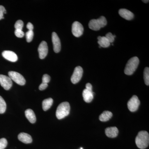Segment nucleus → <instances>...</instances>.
Instances as JSON below:
<instances>
[{"label":"nucleus","mask_w":149,"mask_h":149,"mask_svg":"<svg viewBox=\"0 0 149 149\" xmlns=\"http://www.w3.org/2000/svg\"><path fill=\"white\" fill-rule=\"evenodd\" d=\"M136 143L137 146L140 149H144L148 146L149 135L146 131L139 132L136 139Z\"/></svg>","instance_id":"nucleus-1"},{"label":"nucleus","mask_w":149,"mask_h":149,"mask_svg":"<svg viewBox=\"0 0 149 149\" xmlns=\"http://www.w3.org/2000/svg\"><path fill=\"white\" fill-rule=\"evenodd\" d=\"M70 109V105L68 102H63L60 104L56 111V116L58 119H62L68 115Z\"/></svg>","instance_id":"nucleus-2"},{"label":"nucleus","mask_w":149,"mask_h":149,"mask_svg":"<svg viewBox=\"0 0 149 149\" xmlns=\"http://www.w3.org/2000/svg\"><path fill=\"white\" fill-rule=\"evenodd\" d=\"M139 63V60L137 57H133L127 62L124 70V73L127 75H132L136 71Z\"/></svg>","instance_id":"nucleus-3"},{"label":"nucleus","mask_w":149,"mask_h":149,"mask_svg":"<svg viewBox=\"0 0 149 149\" xmlns=\"http://www.w3.org/2000/svg\"><path fill=\"white\" fill-rule=\"evenodd\" d=\"M107 24L106 19L104 16H101L97 19H93L89 23L90 29L95 31H98L102 27H105Z\"/></svg>","instance_id":"nucleus-4"},{"label":"nucleus","mask_w":149,"mask_h":149,"mask_svg":"<svg viewBox=\"0 0 149 149\" xmlns=\"http://www.w3.org/2000/svg\"><path fill=\"white\" fill-rule=\"evenodd\" d=\"M9 77L12 80L14 81L17 84L20 85H24L26 83V80L24 77L18 72L15 71H9L8 72Z\"/></svg>","instance_id":"nucleus-5"},{"label":"nucleus","mask_w":149,"mask_h":149,"mask_svg":"<svg viewBox=\"0 0 149 149\" xmlns=\"http://www.w3.org/2000/svg\"><path fill=\"white\" fill-rule=\"evenodd\" d=\"M140 104V100L138 97L136 95H133L127 104L128 109L131 112L136 111L138 109Z\"/></svg>","instance_id":"nucleus-6"},{"label":"nucleus","mask_w":149,"mask_h":149,"mask_svg":"<svg viewBox=\"0 0 149 149\" xmlns=\"http://www.w3.org/2000/svg\"><path fill=\"white\" fill-rule=\"evenodd\" d=\"M83 70L80 66H77L74 68V72L71 77V81L73 84H76L80 81L83 76Z\"/></svg>","instance_id":"nucleus-7"},{"label":"nucleus","mask_w":149,"mask_h":149,"mask_svg":"<svg viewBox=\"0 0 149 149\" xmlns=\"http://www.w3.org/2000/svg\"><path fill=\"white\" fill-rule=\"evenodd\" d=\"M84 28L82 24L77 21L74 22L72 24V32L74 37H79L83 35Z\"/></svg>","instance_id":"nucleus-8"},{"label":"nucleus","mask_w":149,"mask_h":149,"mask_svg":"<svg viewBox=\"0 0 149 149\" xmlns=\"http://www.w3.org/2000/svg\"><path fill=\"white\" fill-rule=\"evenodd\" d=\"M0 84L5 90L8 91L12 86V81L9 76L0 74Z\"/></svg>","instance_id":"nucleus-9"},{"label":"nucleus","mask_w":149,"mask_h":149,"mask_svg":"<svg viewBox=\"0 0 149 149\" xmlns=\"http://www.w3.org/2000/svg\"><path fill=\"white\" fill-rule=\"evenodd\" d=\"M52 41L55 52L56 53L59 52L61 49V43L59 38L56 32H53L52 34Z\"/></svg>","instance_id":"nucleus-10"},{"label":"nucleus","mask_w":149,"mask_h":149,"mask_svg":"<svg viewBox=\"0 0 149 149\" xmlns=\"http://www.w3.org/2000/svg\"><path fill=\"white\" fill-rule=\"evenodd\" d=\"M39 57L41 59H43L46 57L48 52L47 44L45 41H42L39 45L38 49Z\"/></svg>","instance_id":"nucleus-11"},{"label":"nucleus","mask_w":149,"mask_h":149,"mask_svg":"<svg viewBox=\"0 0 149 149\" xmlns=\"http://www.w3.org/2000/svg\"><path fill=\"white\" fill-rule=\"evenodd\" d=\"M2 56L6 59L13 62H16L18 60V58L16 54L12 51H3L2 53Z\"/></svg>","instance_id":"nucleus-12"},{"label":"nucleus","mask_w":149,"mask_h":149,"mask_svg":"<svg viewBox=\"0 0 149 149\" xmlns=\"http://www.w3.org/2000/svg\"><path fill=\"white\" fill-rule=\"evenodd\" d=\"M118 13L121 17L126 20H131L134 17L133 13L126 9H120L119 10Z\"/></svg>","instance_id":"nucleus-13"},{"label":"nucleus","mask_w":149,"mask_h":149,"mask_svg":"<svg viewBox=\"0 0 149 149\" xmlns=\"http://www.w3.org/2000/svg\"><path fill=\"white\" fill-rule=\"evenodd\" d=\"M118 130L116 127H109L105 129V134L109 138H114L117 137Z\"/></svg>","instance_id":"nucleus-14"},{"label":"nucleus","mask_w":149,"mask_h":149,"mask_svg":"<svg viewBox=\"0 0 149 149\" xmlns=\"http://www.w3.org/2000/svg\"><path fill=\"white\" fill-rule=\"evenodd\" d=\"M18 139L19 141L25 144H29L32 143V137L27 133H21L18 135Z\"/></svg>","instance_id":"nucleus-15"},{"label":"nucleus","mask_w":149,"mask_h":149,"mask_svg":"<svg viewBox=\"0 0 149 149\" xmlns=\"http://www.w3.org/2000/svg\"><path fill=\"white\" fill-rule=\"evenodd\" d=\"M94 93L93 91L85 89L83 91V96L84 100L86 102L90 103L92 101L94 98Z\"/></svg>","instance_id":"nucleus-16"},{"label":"nucleus","mask_w":149,"mask_h":149,"mask_svg":"<svg viewBox=\"0 0 149 149\" xmlns=\"http://www.w3.org/2000/svg\"><path fill=\"white\" fill-rule=\"evenodd\" d=\"M25 114L27 119L31 123H34L36 122V116L32 110L31 109L26 110L25 111Z\"/></svg>","instance_id":"nucleus-17"},{"label":"nucleus","mask_w":149,"mask_h":149,"mask_svg":"<svg viewBox=\"0 0 149 149\" xmlns=\"http://www.w3.org/2000/svg\"><path fill=\"white\" fill-rule=\"evenodd\" d=\"M98 43L101 47H108L110 45V43L105 37L99 36L97 37Z\"/></svg>","instance_id":"nucleus-18"},{"label":"nucleus","mask_w":149,"mask_h":149,"mask_svg":"<svg viewBox=\"0 0 149 149\" xmlns=\"http://www.w3.org/2000/svg\"><path fill=\"white\" fill-rule=\"evenodd\" d=\"M112 115L113 114L111 112L104 111L100 115L99 119L100 121L106 122L110 119Z\"/></svg>","instance_id":"nucleus-19"},{"label":"nucleus","mask_w":149,"mask_h":149,"mask_svg":"<svg viewBox=\"0 0 149 149\" xmlns=\"http://www.w3.org/2000/svg\"><path fill=\"white\" fill-rule=\"evenodd\" d=\"M53 103V100L51 98L45 99L42 102V108L45 111L47 110L52 107Z\"/></svg>","instance_id":"nucleus-20"},{"label":"nucleus","mask_w":149,"mask_h":149,"mask_svg":"<svg viewBox=\"0 0 149 149\" xmlns=\"http://www.w3.org/2000/svg\"><path fill=\"white\" fill-rule=\"evenodd\" d=\"M6 109V104L4 99L0 96V113L2 114L5 113Z\"/></svg>","instance_id":"nucleus-21"},{"label":"nucleus","mask_w":149,"mask_h":149,"mask_svg":"<svg viewBox=\"0 0 149 149\" xmlns=\"http://www.w3.org/2000/svg\"><path fill=\"white\" fill-rule=\"evenodd\" d=\"M144 80L146 85L148 86L149 85V68L146 67L144 71Z\"/></svg>","instance_id":"nucleus-22"},{"label":"nucleus","mask_w":149,"mask_h":149,"mask_svg":"<svg viewBox=\"0 0 149 149\" xmlns=\"http://www.w3.org/2000/svg\"><path fill=\"white\" fill-rule=\"evenodd\" d=\"M33 37H34V32L33 31H28L26 33V40L27 42H32L33 40Z\"/></svg>","instance_id":"nucleus-23"},{"label":"nucleus","mask_w":149,"mask_h":149,"mask_svg":"<svg viewBox=\"0 0 149 149\" xmlns=\"http://www.w3.org/2000/svg\"><path fill=\"white\" fill-rule=\"evenodd\" d=\"M24 23L23 21L21 20H18L17 21L16 23L15 24V29H19V30H22L23 28Z\"/></svg>","instance_id":"nucleus-24"},{"label":"nucleus","mask_w":149,"mask_h":149,"mask_svg":"<svg viewBox=\"0 0 149 149\" xmlns=\"http://www.w3.org/2000/svg\"><path fill=\"white\" fill-rule=\"evenodd\" d=\"M8 145V142L5 138L0 139V149H4Z\"/></svg>","instance_id":"nucleus-25"},{"label":"nucleus","mask_w":149,"mask_h":149,"mask_svg":"<svg viewBox=\"0 0 149 149\" xmlns=\"http://www.w3.org/2000/svg\"><path fill=\"white\" fill-rule=\"evenodd\" d=\"M105 37H106L107 39L108 40L109 42L111 44V43H113L114 42L116 35H113L112 34L111 32H109L106 35Z\"/></svg>","instance_id":"nucleus-26"},{"label":"nucleus","mask_w":149,"mask_h":149,"mask_svg":"<svg viewBox=\"0 0 149 149\" xmlns=\"http://www.w3.org/2000/svg\"><path fill=\"white\" fill-rule=\"evenodd\" d=\"M15 36L18 38H22L24 36V33L22 30L15 29Z\"/></svg>","instance_id":"nucleus-27"},{"label":"nucleus","mask_w":149,"mask_h":149,"mask_svg":"<svg viewBox=\"0 0 149 149\" xmlns=\"http://www.w3.org/2000/svg\"><path fill=\"white\" fill-rule=\"evenodd\" d=\"M6 13V10L4 7L0 5V20L4 19L3 15Z\"/></svg>","instance_id":"nucleus-28"},{"label":"nucleus","mask_w":149,"mask_h":149,"mask_svg":"<svg viewBox=\"0 0 149 149\" xmlns=\"http://www.w3.org/2000/svg\"><path fill=\"white\" fill-rule=\"evenodd\" d=\"M51 80V77L48 74H45L43 75L42 77V83H47L48 84L50 82Z\"/></svg>","instance_id":"nucleus-29"},{"label":"nucleus","mask_w":149,"mask_h":149,"mask_svg":"<svg viewBox=\"0 0 149 149\" xmlns=\"http://www.w3.org/2000/svg\"><path fill=\"white\" fill-rule=\"evenodd\" d=\"M48 84L47 83H42V84H40V86H39V90L40 91H43L45 90L48 87Z\"/></svg>","instance_id":"nucleus-30"},{"label":"nucleus","mask_w":149,"mask_h":149,"mask_svg":"<svg viewBox=\"0 0 149 149\" xmlns=\"http://www.w3.org/2000/svg\"><path fill=\"white\" fill-rule=\"evenodd\" d=\"M27 28L29 31H33L34 29L33 24L31 22H28L27 25Z\"/></svg>","instance_id":"nucleus-31"},{"label":"nucleus","mask_w":149,"mask_h":149,"mask_svg":"<svg viewBox=\"0 0 149 149\" xmlns=\"http://www.w3.org/2000/svg\"><path fill=\"white\" fill-rule=\"evenodd\" d=\"M92 88H93V87H92V85H91V83H88L86 84V89L88 90V91H92Z\"/></svg>","instance_id":"nucleus-32"},{"label":"nucleus","mask_w":149,"mask_h":149,"mask_svg":"<svg viewBox=\"0 0 149 149\" xmlns=\"http://www.w3.org/2000/svg\"><path fill=\"white\" fill-rule=\"evenodd\" d=\"M142 1L144 3H148L149 2V1H148V0H146V1Z\"/></svg>","instance_id":"nucleus-33"},{"label":"nucleus","mask_w":149,"mask_h":149,"mask_svg":"<svg viewBox=\"0 0 149 149\" xmlns=\"http://www.w3.org/2000/svg\"><path fill=\"white\" fill-rule=\"evenodd\" d=\"M80 149H83V148H80Z\"/></svg>","instance_id":"nucleus-34"}]
</instances>
